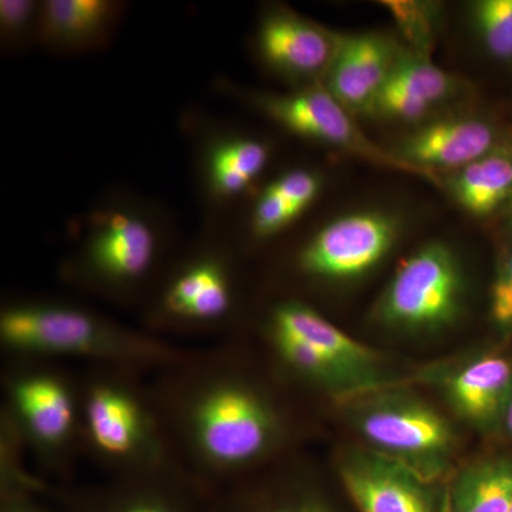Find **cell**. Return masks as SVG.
<instances>
[{"mask_svg":"<svg viewBox=\"0 0 512 512\" xmlns=\"http://www.w3.org/2000/svg\"><path fill=\"white\" fill-rule=\"evenodd\" d=\"M268 148L255 140L222 144L211 157V180L224 195L239 194L264 170Z\"/></svg>","mask_w":512,"mask_h":512,"instance_id":"ac0fdd59","label":"cell"},{"mask_svg":"<svg viewBox=\"0 0 512 512\" xmlns=\"http://www.w3.org/2000/svg\"><path fill=\"white\" fill-rule=\"evenodd\" d=\"M491 313L495 322L512 326V254L498 271L491 292Z\"/></svg>","mask_w":512,"mask_h":512,"instance_id":"f1b7e54d","label":"cell"},{"mask_svg":"<svg viewBox=\"0 0 512 512\" xmlns=\"http://www.w3.org/2000/svg\"><path fill=\"white\" fill-rule=\"evenodd\" d=\"M13 400L26 426L43 443H60L69 434L73 404L62 384L50 377H28L13 389Z\"/></svg>","mask_w":512,"mask_h":512,"instance_id":"9a60e30c","label":"cell"},{"mask_svg":"<svg viewBox=\"0 0 512 512\" xmlns=\"http://www.w3.org/2000/svg\"><path fill=\"white\" fill-rule=\"evenodd\" d=\"M512 366L503 357H483L448 382V396L458 413L473 423L494 419L511 397Z\"/></svg>","mask_w":512,"mask_h":512,"instance_id":"7c38bea8","label":"cell"},{"mask_svg":"<svg viewBox=\"0 0 512 512\" xmlns=\"http://www.w3.org/2000/svg\"><path fill=\"white\" fill-rule=\"evenodd\" d=\"M360 430L373 446L406 464L440 460L454 441L451 427L439 413L409 400L367 410L360 419Z\"/></svg>","mask_w":512,"mask_h":512,"instance_id":"52a82bcc","label":"cell"},{"mask_svg":"<svg viewBox=\"0 0 512 512\" xmlns=\"http://www.w3.org/2000/svg\"><path fill=\"white\" fill-rule=\"evenodd\" d=\"M386 86L426 101L430 106L447 99L454 90L453 77L417 52L400 55Z\"/></svg>","mask_w":512,"mask_h":512,"instance_id":"ffe728a7","label":"cell"},{"mask_svg":"<svg viewBox=\"0 0 512 512\" xmlns=\"http://www.w3.org/2000/svg\"><path fill=\"white\" fill-rule=\"evenodd\" d=\"M450 512H511L512 463L490 461L468 468L451 488Z\"/></svg>","mask_w":512,"mask_h":512,"instance_id":"e0dca14e","label":"cell"},{"mask_svg":"<svg viewBox=\"0 0 512 512\" xmlns=\"http://www.w3.org/2000/svg\"><path fill=\"white\" fill-rule=\"evenodd\" d=\"M495 131L477 119H453L427 124L400 144L399 154L409 163L437 168L467 167L493 153Z\"/></svg>","mask_w":512,"mask_h":512,"instance_id":"30bf717a","label":"cell"},{"mask_svg":"<svg viewBox=\"0 0 512 512\" xmlns=\"http://www.w3.org/2000/svg\"><path fill=\"white\" fill-rule=\"evenodd\" d=\"M113 3L106 0H49L43 6V29L57 40L93 36L106 25Z\"/></svg>","mask_w":512,"mask_h":512,"instance_id":"d6986e66","label":"cell"},{"mask_svg":"<svg viewBox=\"0 0 512 512\" xmlns=\"http://www.w3.org/2000/svg\"><path fill=\"white\" fill-rule=\"evenodd\" d=\"M471 19L484 46L498 59H512V0H480Z\"/></svg>","mask_w":512,"mask_h":512,"instance_id":"44dd1931","label":"cell"},{"mask_svg":"<svg viewBox=\"0 0 512 512\" xmlns=\"http://www.w3.org/2000/svg\"><path fill=\"white\" fill-rule=\"evenodd\" d=\"M505 423H507V429L512 434V396L508 400L507 409H505Z\"/></svg>","mask_w":512,"mask_h":512,"instance_id":"d6a6232c","label":"cell"},{"mask_svg":"<svg viewBox=\"0 0 512 512\" xmlns=\"http://www.w3.org/2000/svg\"><path fill=\"white\" fill-rule=\"evenodd\" d=\"M276 348L282 357L306 376L325 383H343L352 379L342 367L328 359L305 340L285 330L274 329Z\"/></svg>","mask_w":512,"mask_h":512,"instance_id":"7402d4cb","label":"cell"},{"mask_svg":"<svg viewBox=\"0 0 512 512\" xmlns=\"http://www.w3.org/2000/svg\"><path fill=\"white\" fill-rule=\"evenodd\" d=\"M274 329L285 330L305 340L352 377L372 369L379 362L375 350L350 338L318 312L301 303L281 306L275 312Z\"/></svg>","mask_w":512,"mask_h":512,"instance_id":"8fae6325","label":"cell"},{"mask_svg":"<svg viewBox=\"0 0 512 512\" xmlns=\"http://www.w3.org/2000/svg\"><path fill=\"white\" fill-rule=\"evenodd\" d=\"M399 237V221L382 212L346 215L320 229L301 254L308 274L329 279L363 275L389 254Z\"/></svg>","mask_w":512,"mask_h":512,"instance_id":"5b68a950","label":"cell"},{"mask_svg":"<svg viewBox=\"0 0 512 512\" xmlns=\"http://www.w3.org/2000/svg\"><path fill=\"white\" fill-rule=\"evenodd\" d=\"M229 302L227 281L221 274L185 308L183 315L198 319L218 318L228 311Z\"/></svg>","mask_w":512,"mask_h":512,"instance_id":"83f0119b","label":"cell"},{"mask_svg":"<svg viewBox=\"0 0 512 512\" xmlns=\"http://www.w3.org/2000/svg\"><path fill=\"white\" fill-rule=\"evenodd\" d=\"M3 512H36V511L29 510V508L13 507V508H8V510L3 511Z\"/></svg>","mask_w":512,"mask_h":512,"instance_id":"836d02e7","label":"cell"},{"mask_svg":"<svg viewBox=\"0 0 512 512\" xmlns=\"http://www.w3.org/2000/svg\"><path fill=\"white\" fill-rule=\"evenodd\" d=\"M433 106L409 94L386 86L367 111L394 120H417L426 116Z\"/></svg>","mask_w":512,"mask_h":512,"instance_id":"d4e9b609","label":"cell"},{"mask_svg":"<svg viewBox=\"0 0 512 512\" xmlns=\"http://www.w3.org/2000/svg\"><path fill=\"white\" fill-rule=\"evenodd\" d=\"M35 3L29 0H2L0 2V23L2 29L12 32L23 28L32 18Z\"/></svg>","mask_w":512,"mask_h":512,"instance_id":"f546056e","label":"cell"},{"mask_svg":"<svg viewBox=\"0 0 512 512\" xmlns=\"http://www.w3.org/2000/svg\"><path fill=\"white\" fill-rule=\"evenodd\" d=\"M87 421L93 440L107 453H133L146 437L140 406L114 387L93 390L87 402Z\"/></svg>","mask_w":512,"mask_h":512,"instance_id":"5bb4252c","label":"cell"},{"mask_svg":"<svg viewBox=\"0 0 512 512\" xmlns=\"http://www.w3.org/2000/svg\"><path fill=\"white\" fill-rule=\"evenodd\" d=\"M450 188L458 204L470 214H491L512 195V158L493 151L458 170Z\"/></svg>","mask_w":512,"mask_h":512,"instance_id":"2e32d148","label":"cell"},{"mask_svg":"<svg viewBox=\"0 0 512 512\" xmlns=\"http://www.w3.org/2000/svg\"><path fill=\"white\" fill-rule=\"evenodd\" d=\"M402 52L380 33L342 36L326 73V89L349 111H367L384 89Z\"/></svg>","mask_w":512,"mask_h":512,"instance_id":"ba28073f","label":"cell"},{"mask_svg":"<svg viewBox=\"0 0 512 512\" xmlns=\"http://www.w3.org/2000/svg\"><path fill=\"white\" fill-rule=\"evenodd\" d=\"M256 103L271 119L293 133L339 148L387 170L443 185L437 171L409 163L399 154L377 146L325 86L316 84L291 94H266L259 96Z\"/></svg>","mask_w":512,"mask_h":512,"instance_id":"6da1fadb","label":"cell"},{"mask_svg":"<svg viewBox=\"0 0 512 512\" xmlns=\"http://www.w3.org/2000/svg\"><path fill=\"white\" fill-rule=\"evenodd\" d=\"M511 512H512V510H511Z\"/></svg>","mask_w":512,"mask_h":512,"instance_id":"e575fe53","label":"cell"},{"mask_svg":"<svg viewBox=\"0 0 512 512\" xmlns=\"http://www.w3.org/2000/svg\"><path fill=\"white\" fill-rule=\"evenodd\" d=\"M114 512H180L173 505L154 498H138L121 505Z\"/></svg>","mask_w":512,"mask_h":512,"instance_id":"4dcf8cb0","label":"cell"},{"mask_svg":"<svg viewBox=\"0 0 512 512\" xmlns=\"http://www.w3.org/2000/svg\"><path fill=\"white\" fill-rule=\"evenodd\" d=\"M461 296L456 256L446 245L430 244L400 266L380 302V318L400 328H440L456 318Z\"/></svg>","mask_w":512,"mask_h":512,"instance_id":"7a4b0ae2","label":"cell"},{"mask_svg":"<svg viewBox=\"0 0 512 512\" xmlns=\"http://www.w3.org/2000/svg\"><path fill=\"white\" fill-rule=\"evenodd\" d=\"M156 238L146 222L116 215L96 235L92 244L94 264L113 278L143 275L153 261Z\"/></svg>","mask_w":512,"mask_h":512,"instance_id":"4fadbf2b","label":"cell"},{"mask_svg":"<svg viewBox=\"0 0 512 512\" xmlns=\"http://www.w3.org/2000/svg\"><path fill=\"white\" fill-rule=\"evenodd\" d=\"M0 333L6 345L28 352L114 356L133 350L127 338L86 313L55 306L9 309Z\"/></svg>","mask_w":512,"mask_h":512,"instance_id":"277c9868","label":"cell"},{"mask_svg":"<svg viewBox=\"0 0 512 512\" xmlns=\"http://www.w3.org/2000/svg\"><path fill=\"white\" fill-rule=\"evenodd\" d=\"M192 429L205 456L234 467L264 453L274 437V417L245 387L221 384L195 404Z\"/></svg>","mask_w":512,"mask_h":512,"instance_id":"3957f363","label":"cell"},{"mask_svg":"<svg viewBox=\"0 0 512 512\" xmlns=\"http://www.w3.org/2000/svg\"><path fill=\"white\" fill-rule=\"evenodd\" d=\"M383 5L392 10L410 40L423 45L430 39L434 16L430 5L417 2H383Z\"/></svg>","mask_w":512,"mask_h":512,"instance_id":"4316f807","label":"cell"},{"mask_svg":"<svg viewBox=\"0 0 512 512\" xmlns=\"http://www.w3.org/2000/svg\"><path fill=\"white\" fill-rule=\"evenodd\" d=\"M342 36L292 12L271 13L259 32V46L276 69L292 76L328 73Z\"/></svg>","mask_w":512,"mask_h":512,"instance_id":"9c48e42d","label":"cell"},{"mask_svg":"<svg viewBox=\"0 0 512 512\" xmlns=\"http://www.w3.org/2000/svg\"><path fill=\"white\" fill-rule=\"evenodd\" d=\"M268 512H330L322 505L315 503H299L284 505V507L275 508V510Z\"/></svg>","mask_w":512,"mask_h":512,"instance_id":"1f68e13d","label":"cell"},{"mask_svg":"<svg viewBox=\"0 0 512 512\" xmlns=\"http://www.w3.org/2000/svg\"><path fill=\"white\" fill-rule=\"evenodd\" d=\"M269 191L281 197L293 210L302 214L319 191V181L312 173L303 170L291 171L268 187Z\"/></svg>","mask_w":512,"mask_h":512,"instance_id":"cb8c5ba5","label":"cell"},{"mask_svg":"<svg viewBox=\"0 0 512 512\" xmlns=\"http://www.w3.org/2000/svg\"><path fill=\"white\" fill-rule=\"evenodd\" d=\"M221 274V269L212 264L194 266L174 282L165 303L171 311L183 315L185 308Z\"/></svg>","mask_w":512,"mask_h":512,"instance_id":"603a6c76","label":"cell"},{"mask_svg":"<svg viewBox=\"0 0 512 512\" xmlns=\"http://www.w3.org/2000/svg\"><path fill=\"white\" fill-rule=\"evenodd\" d=\"M298 211L286 204L281 197L266 188L259 198L254 211V229L256 235L268 237L284 229L289 222L298 217Z\"/></svg>","mask_w":512,"mask_h":512,"instance_id":"484cf974","label":"cell"},{"mask_svg":"<svg viewBox=\"0 0 512 512\" xmlns=\"http://www.w3.org/2000/svg\"><path fill=\"white\" fill-rule=\"evenodd\" d=\"M340 477L360 512H450L429 477L387 454H350Z\"/></svg>","mask_w":512,"mask_h":512,"instance_id":"8992f818","label":"cell"}]
</instances>
